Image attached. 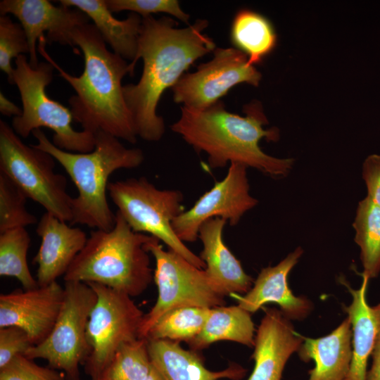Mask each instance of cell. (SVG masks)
Here are the masks:
<instances>
[{"label":"cell","mask_w":380,"mask_h":380,"mask_svg":"<svg viewBox=\"0 0 380 380\" xmlns=\"http://www.w3.org/2000/svg\"><path fill=\"white\" fill-rule=\"evenodd\" d=\"M213 58L200 64L194 72L184 73L172 88L173 100L182 106L204 109L221 101L234 86L258 87L261 73L236 48H215Z\"/></svg>","instance_id":"7c38bea8"},{"label":"cell","mask_w":380,"mask_h":380,"mask_svg":"<svg viewBox=\"0 0 380 380\" xmlns=\"http://www.w3.org/2000/svg\"><path fill=\"white\" fill-rule=\"evenodd\" d=\"M32 346L30 336L22 329L14 326L0 328V369L16 356L24 355Z\"/></svg>","instance_id":"836d02e7"},{"label":"cell","mask_w":380,"mask_h":380,"mask_svg":"<svg viewBox=\"0 0 380 380\" xmlns=\"http://www.w3.org/2000/svg\"><path fill=\"white\" fill-rule=\"evenodd\" d=\"M368 281L367 277L362 276V284L357 289L343 282L352 296L350 305H343L352 331V360L345 380H367V362L373 351L376 335L372 307L367 300Z\"/></svg>","instance_id":"603a6c76"},{"label":"cell","mask_w":380,"mask_h":380,"mask_svg":"<svg viewBox=\"0 0 380 380\" xmlns=\"http://www.w3.org/2000/svg\"><path fill=\"white\" fill-rule=\"evenodd\" d=\"M31 239L25 227L0 233V276L16 278L24 289L38 286L27 260Z\"/></svg>","instance_id":"4316f807"},{"label":"cell","mask_w":380,"mask_h":380,"mask_svg":"<svg viewBox=\"0 0 380 380\" xmlns=\"http://www.w3.org/2000/svg\"><path fill=\"white\" fill-rule=\"evenodd\" d=\"M154 238L134 232L117 211L113 229L91 232L63 279L99 284L131 297L139 296L153 278L145 246Z\"/></svg>","instance_id":"5b68a950"},{"label":"cell","mask_w":380,"mask_h":380,"mask_svg":"<svg viewBox=\"0 0 380 380\" xmlns=\"http://www.w3.org/2000/svg\"><path fill=\"white\" fill-rule=\"evenodd\" d=\"M362 177L367 189V197L380 208V156L370 155L362 165Z\"/></svg>","instance_id":"e575fe53"},{"label":"cell","mask_w":380,"mask_h":380,"mask_svg":"<svg viewBox=\"0 0 380 380\" xmlns=\"http://www.w3.org/2000/svg\"><path fill=\"white\" fill-rule=\"evenodd\" d=\"M168 16L142 18L137 53L130 63L142 58L143 70L137 84L124 85L122 91L137 136L157 141L165 133L163 118L156 113L164 91L172 88L194 63L215 49L212 38L203 33L208 26L198 19L184 28Z\"/></svg>","instance_id":"6da1fadb"},{"label":"cell","mask_w":380,"mask_h":380,"mask_svg":"<svg viewBox=\"0 0 380 380\" xmlns=\"http://www.w3.org/2000/svg\"><path fill=\"white\" fill-rule=\"evenodd\" d=\"M25 53H30V47L22 25L8 15H0V69L11 84L14 70L11 61Z\"/></svg>","instance_id":"4dcf8cb0"},{"label":"cell","mask_w":380,"mask_h":380,"mask_svg":"<svg viewBox=\"0 0 380 380\" xmlns=\"http://www.w3.org/2000/svg\"><path fill=\"white\" fill-rule=\"evenodd\" d=\"M28 198L4 174L0 172V233L37 222L26 208Z\"/></svg>","instance_id":"f546056e"},{"label":"cell","mask_w":380,"mask_h":380,"mask_svg":"<svg viewBox=\"0 0 380 380\" xmlns=\"http://www.w3.org/2000/svg\"><path fill=\"white\" fill-rule=\"evenodd\" d=\"M55 160L49 153L25 144L12 127L0 120V172L46 212L70 223L72 197L67 192L66 178L54 170Z\"/></svg>","instance_id":"ba28073f"},{"label":"cell","mask_w":380,"mask_h":380,"mask_svg":"<svg viewBox=\"0 0 380 380\" xmlns=\"http://www.w3.org/2000/svg\"><path fill=\"white\" fill-rule=\"evenodd\" d=\"M32 134L37 141L32 146L49 153L58 161L78 191L77 196L72 200L70 224L106 231L113 229L115 213L108 203V180L117 170L133 169L141 165L144 160L143 151L138 148H126L119 139L103 131L95 134V148L89 153L62 150L41 129L34 130Z\"/></svg>","instance_id":"277c9868"},{"label":"cell","mask_w":380,"mask_h":380,"mask_svg":"<svg viewBox=\"0 0 380 380\" xmlns=\"http://www.w3.org/2000/svg\"><path fill=\"white\" fill-rule=\"evenodd\" d=\"M156 261L153 279L157 300L144 315L139 338H146L156 322L167 312L183 307L213 308L224 305V296L215 288L204 269L190 263L177 253L164 250L154 238L145 246Z\"/></svg>","instance_id":"9c48e42d"},{"label":"cell","mask_w":380,"mask_h":380,"mask_svg":"<svg viewBox=\"0 0 380 380\" xmlns=\"http://www.w3.org/2000/svg\"><path fill=\"white\" fill-rule=\"evenodd\" d=\"M226 223L227 221L220 217L210 219L198 231V238L203 246L199 257L205 264L204 270L215 288L224 297L246 294L254 282L223 241Z\"/></svg>","instance_id":"d6986e66"},{"label":"cell","mask_w":380,"mask_h":380,"mask_svg":"<svg viewBox=\"0 0 380 380\" xmlns=\"http://www.w3.org/2000/svg\"><path fill=\"white\" fill-rule=\"evenodd\" d=\"M109 10L113 12L130 11L141 18L152 13H163L188 24L190 15L181 8L177 0H106Z\"/></svg>","instance_id":"1f68e13d"},{"label":"cell","mask_w":380,"mask_h":380,"mask_svg":"<svg viewBox=\"0 0 380 380\" xmlns=\"http://www.w3.org/2000/svg\"><path fill=\"white\" fill-rule=\"evenodd\" d=\"M72 41L84 56V70L77 77L65 71L49 55L45 35L39 38L37 51L75 90V94L68 100L74 120L84 131L94 134L103 131L135 144L138 136L122 85L123 77L127 74L134 75V69L122 57L108 49L94 24L77 27Z\"/></svg>","instance_id":"7a4b0ae2"},{"label":"cell","mask_w":380,"mask_h":380,"mask_svg":"<svg viewBox=\"0 0 380 380\" xmlns=\"http://www.w3.org/2000/svg\"><path fill=\"white\" fill-rule=\"evenodd\" d=\"M243 112L245 116L227 111L222 101L201 110L182 106L170 128L196 151L205 153L210 168L236 163L272 178L286 177L293 160L269 156L259 146L264 138L275 141L279 137L277 128H263L268 120L262 104L253 100L243 106Z\"/></svg>","instance_id":"3957f363"},{"label":"cell","mask_w":380,"mask_h":380,"mask_svg":"<svg viewBox=\"0 0 380 380\" xmlns=\"http://www.w3.org/2000/svg\"><path fill=\"white\" fill-rule=\"evenodd\" d=\"M108 191L117 211L134 232L156 238L192 265L205 268L203 260L186 246L172 228L174 219L184 211L180 191L158 189L144 177L111 182Z\"/></svg>","instance_id":"52a82bcc"},{"label":"cell","mask_w":380,"mask_h":380,"mask_svg":"<svg viewBox=\"0 0 380 380\" xmlns=\"http://www.w3.org/2000/svg\"><path fill=\"white\" fill-rule=\"evenodd\" d=\"M247 168L239 163H230L222 180L174 219L172 228L183 242L196 241L201 226L210 219L220 217L231 226L236 225L243 215L258 204V201L249 193Z\"/></svg>","instance_id":"4fadbf2b"},{"label":"cell","mask_w":380,"mask_h":380,"mask_svg":"<svg viewBox=\"0 0 380 380\" xmlns=\"http://www.w3.org/2000/svg\"><path fill=\"white\" fill-rule=\"evenodd\" d=\"M0 14H13L18 19L27 37L29 63L32 68L39 63L37 42L45 32L47 42L74 46L73 32L89 21L82 11L61 4L57 6L47 0H1Z\"/></svg>","instance_id":"5bb4252c"},{"label":"cell","mask_w":380,"mask_h":380,"mask_svg":"<svg viewBox=\"0 0 380 380\" xmlns=\"http://www.w3.org/2000/svg\"><path fill=\"white\" fill-rule=\"evenodd\" d=\"M375 322L376 335L372 353V363L367 371V380H380V303L372 307Z\"/></svg>","instance_id":"d590c367"},{"label":"cell","mask_w":380,"mask_h":380,"mask_svg":"<svg viewBox=\"0 0 380 380\" xmlns=\"http://www.w3.org/2000/svg\"><path fill=\"white\" fill-rule=\"evenodd\" d=\"M210 308L183 307L165 313L148 333L147 339H164L187 343L202 330Z\"/></svg>","instance_id":"83f0119b"},{"label":"cell","mask_w":380,"mask_h":380,"mask_svg":"<svg viewBox=\"0 0 380 380\" xmlns=\"http://www.w3.org/2000/svg\"><path fill=\"white\" fill-rule=\"evenodd\" d=\"M88 284L96 292L97 300L87 324L89 354L84 363L91 380H101L118 349L140 338L144 314L129 295L101 284Z\"/></svg>","instance_id":"8fae6325"},{"label":"cell","mask_w":380,"mask_h":380,"mask_svg":"<svg viewBox=\"0 0 380 380\" xmlns=\"http://www.w3.org/2000/svg\"><path fill=\"white\" fill-rule=\"evenodd\" d=\"M64 287L57 281L30 289H16L0 295V328L14 326L24 330L33 345L52 330L61 310Z\"/></svg>","instance_id":"9a60e30c"},{"label":"cell","mask_w":380,"mask_h":380,"mask_svg":"<svg viewBox=\"0 0 380 380\" xmlns=\"http://www.w3.org/2000/svg\"><path fill=\"white\" fill-rule=\"evenodd\" d=\"M0 112L8 117H17L22 114V110L7 99L1 91L0 92Z\"/></svg>","instance_id":"8d00e7d4"},{"label":"cell","mask_w":380,"mask_h":380,"mask_svg":"<svg viewBox=\"0 0 380 380\" xmlns=\"http://www.w3.org/2000/svg\"><path fill=\"white\" fill-rule=\"evenodd\" d=\"M230 40L246 54L252 65L260 63L276 47L275 29L263 15L249 9L239 10L234 17Z\"/></svg>","instance_id":"d4e9b609"},{"label":"cell","mask_w":380,"mask_h":380,"mask_svg":"<svg viewBox=\"0 0 380 380\" xmlns=\"http://www.w3.org/2000/svg\"><path fill=\"white\" fill-rule=\"evenodd\" d=\"M264 312L255 336V365L248 380H281L288 360L298 352L303 336L280 310L265 308Z\"/></svg>","instance_id":"e0dca14e"},{"label":"cell","mask_w":380,"mask_h":380,"mask_svg":"<svg viewBox=\"0 0 380 380\" xmlns=\"http://www.w3.org/2000/svg\"><path fill=\"white\" fill-rule=\"evenodd\" d=\"M96 300L88 284L65 281L63 305L52 330L24 355L45 360L49 367L61 370L66 380H80L79 366L89 354L87 324Z\"/></svg>","instance_id":"30bf717a"},{"label":"cell","mask_w":380,"mask_h":380,"mask_svg":"<svg viewBox=\"0 0 380 380\" xmlns=\"http://www.w3.org/2000/svg\"><path fill=\"white\" fill-rule=\"evenodd\" d=\"M352 331L347 317L329 334L317 338L303 337L298 350L303 362L313 360L308 380H345L352 360Z\"/></svg>","instance_id":"44dd1931"},{"label":"cell","mask_w":380,"mask_h":380,"mask_svg":"<svg viewBox=\"0 0 380 380\" xmlns=\"http://www.w3.org/2000/svg\"><path fill=\"white\" fill-rule=\"evenodd\" d=\"M353 226L354 241L360 249L362 276L376 278L380 273V208L367 196L359 202Z\"/></svg>","instance_id":"484cf974"},{"label":"cell","mask_w":380,"mask_h":380,"mask_svg":"<svg viewBox=\"0 0 380 380\" xmlns=\"http://www.w3.org/2000/svg\"><path fill=\"white\" fill-rule=\"evenodd\" d=\"M13 84H15L22 101V114L14 117L12 128L23 138L41 127L51 129L53 144L72 153H89L95 148V134L72 127L70 109L51 99L46 87L51 82L54 67L49 62H40L32 68L25 55L15 59Z\"/></svg>","instance_id":"8992f818"},{"label":"cell","mask_w":380,"mask_h":380,"mask_svg":"<svg viewBox=\"0 0 380 380\" xmlns=\"http://www.w3.org/2000/svg\"><path fill=\"white\" fill-rule=\"evenodd\" d=\"M303 253V250L298 247L277 265L262 269L248 293L232 295L238 305L253 313L264 305L273 303L291 321L305 319L312 310L313 303L305 296H295L288 284L289 274Z\"/></svg>","instance_id":"2e32d148"},{"label":"cell","mask_w":380,"mask_h":380,"mask_svg":"<svg viewBox=\"0 0 380 380\" xmlns=\"http://www.w3.org/2000/svg\"><path fill=\"white\" fill-rule=\"evenodd\" d=\"M152 368L146 338L122 344L104 371L101 380H144Z\"/></svg>","instance_id":"f1b7e54d"},{"label":"cell","mask_w":380,"mask_h":380,"mask_svg":"<svg viewBox=\"0 0 380 380\" xmlns=\"http://www.w3.org/2000/svg\"><path fill=\"white\" fill-rule=\"evenodd\" d=\"M144 380H165L159 372L152 365L151 370Z\"/></svg>","instance_id":"74e56055"},{"label":"cell","mask_w":380,"mask_h":380,"mask_svg":"<svg viewBox=\"0 0 380 380\" xmlns=\"http://www.w3.org/2000/svg\"><path fill=\"white\" fill-rule=\"evenodd\" d=\"M36 232L41 244L33 262L38 265L37 284L44 286L65 275L88 237L81 229L71 227L47 212L38 222Z\"/></svg>","instance_id":"ac0fdd59"},{"label":"cell","mask_w":380,"mask_h":380,"mask_svg":"<svg viewBox=\"0 0 380 380\" xmlns=\"http://www.w3.org/2000/svg\"><path fill=\"white\" fill-rule=\"evenodd\" d=\"M61 5L76 8L91 19L103 39L114 53L124 59L134 60L142 18L131 13L124 20L113 17L106 0H59Z\"/></svg>","instance_id":"7402d4cb"},{"label":"cell","mask_w":380,"mask_h":380,"mask_svg":"<svg viewBox=\"0 0 380 380\" xmlns=\"http://www.w3.org/2000/svg\"><path fill=\"white\" fill-rule=\"evenodd\" d=\"M62 372L37 365L23 355L13 358L0 369V380H65Z\"/></svg>","instance_id":"d6a6232c"},{"label":"cell","mask_w":380,"mask_h":380,"mask_svg":"<svg viewBox=\"0 0 380 380\" xmlns=\"http://www.w3.org/2000/svg\"><path fill=\"white\" fill-rule=\"evenodd\" d=\"M222 340L253 347L255 325L251 313L238 305L210 308L202 330L188 344L191 350L199 351Z\"/></svg>","instance_id":"cb8c5ba5"},{"label":"cell","mask_w":380,"mask_h":380,"mask_svg":"<svg viewBox=\"0 0 380 380\" xmlns=\"http://www.w3.org/2000/svg\"><path fill=\"white\" fill-rule=\"evenodd\" d=\"M147 341L152 365L165 380H240L246 375V369L236 363L221 371H210L205 367L198 351L185 350L179 342L164 339Z\"/></svg>","instance_id":"ffe728a7"}]
</instances>
